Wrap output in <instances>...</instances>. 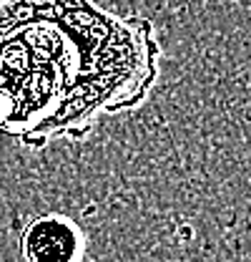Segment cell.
<instances>
[{
	"instance_id": "6da1fadb",
	"label": "cell",
	"mask_w": 251,
	"mask_h": 262,
	"mask_svg": "<svg viewBox=\"0 0 251 262\" xmlns=\"http://www.w3.org/2000/svg\"><path fill=\"white\" fill-rule=\"evenodd\" d=\"M161 53L151 20L95 0H0V136L86 139L148 98Z\"/></svg>"
},
{
	"instance_id": "7a4b0ae2",
	"label": "cell",
	"mask_w": 251,
	"mask_h": 262,
	"mask_svg": "<svg viewBox=\"0 0 251 262\" xmlns=\"http://www.w3.org/2000/svg\"><path fill=\"white\" fill-rule=\"evenodd\" d=\"M23 262H83L86 237L70 217L40 214L20 234Z\"/></svg>"
}]
</instances>
